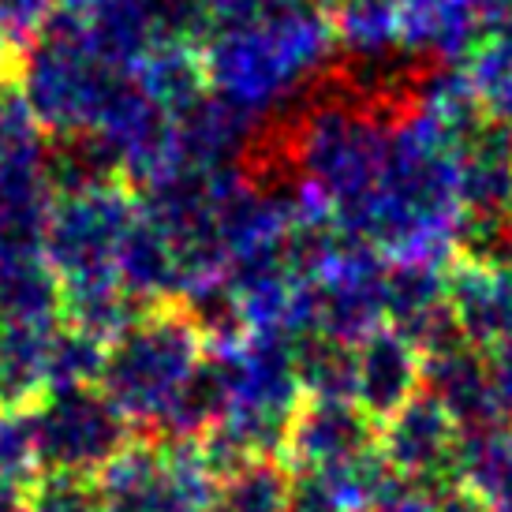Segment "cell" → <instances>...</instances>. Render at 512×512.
I'll list each match as a JSON object with an SVG mask.
<instances>
[{
	"label": "cell",
	"instance_id": "cell-21",
	"mask_svg": "<svg viewBox=\"0 0 512 512\" xmlns=\"http://www.w3.org/2000/svg\"><path fill=\"white\" fill-rule=\"evenodd\" d=\"M131 75L169 116H176L210 90L202 49L195 45H154Z\"/></svg>",
	"mask_w": 512,
	"mask_h": 512
},
{
	"label": "cell",
	"instance_id": "cell-8",
	"mask_svg": "<svg viewBox=\"0 0 512 512\" xmlns=\"http://www.w3.org/2000/svg\"><path fill=\"white\" fill-rule=\"evenodd\" d=\"M378 449L389 460V468L427 498L460 483V427L423 389L378 427Z\"/></svg>",
	"mask_w": 512,
	"mask_h": 512
},
{
	"label": "cell",
	"instance_id": "cell-41",
	"mask_svg": "<svg viewBox=\"0 0 512 512\" xmlns=\"http://www.w3.org/2000/svg\"><path fill=\"white\" fill-rule=\"evenodd\" d=\"M94 4H98V0H57V8H64V12H75V15H86Z\"/></svg>",
	"mask_w": 512,
	"mask_h": 512
},
{
	"label": "cell",
	"instance_id": "cell-9",
	"mask_svg": "<svg viewBox=\"0 0 512 512\" xmlns=\"http://www.w3.org/2000/svg\"><path fill=\"white\" fill-rule=\"evenodd\" d=\"M94 128L113 143L124 165V180L131 191L150 184L157 172H165L176 157V135H172V116L157 105L135 75H120L113 94L101 109Z\"/></svg>",
	"mask_w": 512,
	"mask_h": 512
},
{
	"label": "cell",
	"instance_id": "cell-27",
	"mask_svg": "<svg viewBox=\"0 0 512 512\" xmlns=\"http://www.w3.org/2000/svg\"><path fill=\"white\" fill-rule=\"evenodd\" d=\"M105 348H109L105 341L60 322L53 329V341H49V385L45 389L98 385L101 367H105Z\"/></svg>",
	"mask_w": 512,
	"mask_h": 512
},
{
	"label": "cell",
	"instance_id": "cell-37",
	"mask_svg": "<svg viewBox=\"0 0 512 512\" xmlns=\"http://www.w3.org/2000/svg\"><path fill=\"white\" fill-rule=\"evenodd\" d=\"M427 512H490V505H486L479 494H471L468 486H449V490H441V494H434V498L427 501Z\"/></svg>",
	"mask_w": 512,
	"mask_h": 512
},
{
	"label": "cell",
	"instance_id": "cell-39",
	"mask_svg": "<svg viewBox=\"0 0 512 512\" xmlns=\"http://www.w3.org/2000/svg\"><path fill=\"white\" fill-rule=\"evenodd\" d=\"M23 501H27V486L0 479V512H23Z\"/></svg>",
	"mask_w": 512,
	"mask_h": 512
},
{
	"label": "cell",
	"instance_id": "cell-28",
	"mask_svg": "<svg viewBox=\"0 0 512 512\" xmlns=\"http://www.w3.org/2000/svg\"><path fill=\"white\" fill-rule=\"evenodd\" d=\"M464 75H468L483 113L490 120L512 124V60L483 38V45L464 60Z\"/></svg>",
	"mask_w": 512,
	"mask_h": 512
},
{
	"label": "cell",
	"instance_id": "cell-7",
	"mask_svg": "<svg viewBox=\"0 0 512 512\" xmlns=\"http://www.w3.org/2000/svg\"><path fill=\"white\" fill-rule=\"evenodd\" d=\"M385 266L389 258L370 243L344 240L318 281H311V333L359 344L385 326Z\"/></svg>",
	"mask_w": 512,
	"mask_h": 512
},
{
	"label": "cell",
	"instance_id": "cell-33",
	"mask_svg": "<svg viewBox=\"0 0 512 512\" xmlns=\"http://www.w3.org/2000/svg\"><path fill=\"white\" fill-rule=\"evenodd\" d=\"M288 512H352V509L329 490L322 475H314V471H296V475H292Z\"/></svg>",
	"mask_w": 512,
	"mask_h": 512
},
{
	"label": "cell",
	"instance_id": "cell-11",
	"mask_svg": "<svg viewBox=\"0 0 512 512\" xmlns=\"http://www.w3.org/2000/svg\"><path fill=\"white\" fill-rule=\"evenodd\" d=\"M423 393H430L449 412L460 434L509 423V412L501 408L494 378H490L486 348H475L471 341L423 356Z\"/></svg>",
	"mask_w": 512,
	"mask_h": 512
},
{
	"label": "cell",
	"instance_id": "cell-13",
	"mask_svg": "<svg viewBox=\"0 0 512 512\" xmlns=\"http://www.w3.org/2000/svg\"><path fill=\"white\" fill-rule=\"evenodd\" d=\"M258 116L247 113L243 105L217 94L214 86L191 101L187 109L172 116V135H176V157L187 165H199L206 172H225L240 165L243 150L251 143Z\"/></svg>",
	"mask_w": 512,
	"mask_h": 512
},
{
	"label": "cell",
	"instance_id": "cell-6",
	"mask_svg": "<svg viewBox=\"0 0 512 512\" xmlns=\"http://www.w3.org/2000/svg\"><path fill=\"white\" fill-rule=\"evenodd\" d=\"M139 217V199L128 184L94 187L57 195L49 232H45V258L64 285L116 273V251L128 228Z\"/></svg>",
	"mask_w": 512,
	"mask_h": 512
},
{
	"label": "cell",
	"instance_id": "cell-32",
	"mask_svg": "<svg viewBox=\"0 0 512 512\" xmlns=\"http://www.w3.org/2000/svg\"><path fill=\"white\" fill-rule=\"evenodd\" d=\"M57 12V0H0V42L8 53H27Z\"/></svg>",
	"mask_w": 512,
	"mask_h": 512
},
{
	"label": "cell",
	"instance_id": "cell-40",
	"mask_svg": "<svg viewBox=\"0 0 512 512\" xmlns=\"http://www.w3.org/2000/svg\"><path fill=\"white\" fill-rule=\"evenodd\" d=\"M471 4H475V8H479V15H483V23H490V19H494V15H498V12H505V8H509L512 0H471Z\"/></svg>",
	"mask_w": 512,
	"mask_h": 512
},
{
	"label": "cell",
	"instance_id": "cell-24",
	"mask_svg": "<svg viewBox=\"0 0 512 512\" xmlns=\"http://www.w3.org/2000/svg\"><path fill=\"white\" fill-rule=\"evenodd\" d=\"M296 367L303 397L356 400V344L333 341L326 333L296 337Z\"/></svg>",
	"mask_w": 512,
	"mask_h": 512
},
{
	"label": "cell",
	"instance_id": "cell-35",
	"mask_svg": "<svg viewBox=\"0 0 512 512\" xmlns=\"http://www.w3.org/2000/svg\"><path fill=\"white\" fill-rule=\"evenodd\" d=\"M486 363H490V378H494L501 408H505L512 419V333L505 337V341L486 348Z\"/></svg>",
	"mask_w": 512,
	"mask_h": 512
},
{
	"label": "cell",
	"instance_id": "cell-38",
	"mask_svg": "<svg viewBox=\"0 0 512 512\" xmlns=\"http://www.w3.org/2000/svg\"><path fill=\"white\" fill-rule=\"evenodd\" d=\"M486 42L494 45V49H501V53L512 60V4L486 23Z\"/></svg>",
	"mask_w": 512,
	"mask_h": 512
},
{
	"label": "cell",
	"instance_id": "cell-1",
	"mask_svg": "<svg viewBox=\"0 0 512 512\" xmlns=\"http://www.w3.org/2000/svg\"><path fill=\"white\" fill-rule=\"evenodd\" d=\"M337 45L329 8L288 4L247 27L214 30L202 45V64L217 94L262 116L296 98L333 60Z\"/></svg>",
	"mask_w": 512,
	"mask_h": 512
},
{
	"label": "cell",
	"instance_id": "cell-31",
	"mask_svg": "<svg viewBox=\"0 0 512 512\" xmlns=\"http://www.w3.org/2000/svg\"><path fill=\"white\" fill-rule=\"evenodd\" d=\"M38 475L42 471H38L27 412H0V479L15 486H30Z\"/></svg>",
	"mask_w": 512,
	"mask_h": 512
},
{
	"label": "cell",
	"instance_id": "cell-2",
	"mask_svg": "<svg viewBox=\"0 0 512 512\" xmlns=\"http://www.w3.org/2000/svg\"><path fill=\"white\" fill-rule=\"evenodd\" d=\"M202 356L206 341L184 307L176 299L154 303L105 348L98 385L135 430L143 427L150 434Z\"/></svg>",
	"mask_w": 512,
	"mask_h": 512
},
{
	"label": "cell",
	"instance_id": "cell-43",
	"mask_svg": "<svg viewBox=\"0 0 512 512\" xmlns=\"http://www.w3.org/2000/svg\"><path fill=\"white\" fill-rule=\"evenodd\" d=\"M329 4H333V0H329Z\"/></svg>",
	"mask_w": 512,
	"mask_h": 512
},
{
	"label": "cell",
	"instance_id": "cell-15",
	"mask_svg": "<svg viewBox=\"0 0 512 512\" xmlns=\"http://www.w3.org/2000/svg\"><path fill=\"white\" fill-rule=\"evenodd\" d=\"M449 311L464 341H471L475 348L505 341L512 333V266L453 258L449 262Z\"/></svg>",
	"mask_w": 512,
	"mask_h": 512
},
{
	"label": "cell",
	"instance_id": "cell-29",
	"mask_svg": "<svg viewBox=\"0 0 512 512\" xmlns=\"http://www.w3.org/2000/svg\"><path fill=\"white\" fill-rule=\"evenodd\" d=\"M214 34L210 0H154V42L157 45H202Z\"/></svg>",
	"mask_w": 512,
	"mask_h": 512
},
{
	"label": "cell",
	"instance_id": "cell-25",
	"mask_svg": "<svg viewBox=\"0 0 512 512\" xmlns=\"http://www.w3.org/2000/svg\"><path fill=\"white\" fill-rule=\"evenodd\" d=\"M176 303L195 322L206 348L236 344L247 337V318H243L240 292L228 281V273H214V277H202L195 285H187Z\"/></svg>",
	"mask_w": 512,
	"mask_h": 512
},
{
	"label": "cell",
	"instance_id": "cell-14",
	"mask_svg": "<svg viewBox=\"0 0 512 512\" xmlns=\"http://www.w3.org/2000/svg\"><path fill=\"white\" fill-rule=\"evenodd\" d=\"M236 400V363H232V344L206 348L199 367L187 374L180 393L161 412L146 438L161 441H202V434L217 427Z\"/></svg>",
	"mask_w": 512,
	"mask_h": 512
},
{
	"label": "cell",
	"instance_id": "cell-18",
	"mask_svg": "<svg viewBox=\"0 0 512 512\" xmlns=\"http://www.w3.org/2000/svg\"><path fill=\"white\" fill-rule=\"evenodd\" d=\"M90 45L113 72L131 75L154 49V0H98L86 12Z\"/></svg>",
	"mask_w": 512,
	"mask_h": 512
},
{
	"label": "cell",
	"instance_id": "cell-26",
	"mask_svg": "<svg viewBox=\"0 0 512 512\" xmlns=\"http://www.w3.org/2000/svg\"><path fill=\"white\" fill-rule=\"evenodd\" d=\"M329 15L341 49L370 53L400 42V0H333Z\"/></svg>",
	"mask_w": 512,
	"mask_h": 512
},
{
	"label": "cell",
	"instance_id": "cell-19",
	"mask_svg": "<svg viewBox=\"0 0 512 512\" xmlns=\"http://www.w3.org/2000/svg\"><path fill=\"white\" fill-rule=\"evenodd\" d=\"M49 184L57 195H75V191H94V187L128 184L124 165L113 143L98 128L68 131V135H49V154H45Z\"/></svg>",
	"mask_w": 512,
	"mask_h": 512
},
{
	"label": "cell",
	"instance_id": "cell-12",
	"mask_svg": "<svg viewBox=\"0 0 512 512\" xmlns=\"http://www.w3.org/2000/svg\"><path fill=\"white\" fill-rule=\"evenodd\" d=\"M423 389V352L385 322L356 344V404L385 423Z\"/></svg>",
	"mask_w": 512,
	"mask_h": 512
},
{
	"label": "cell",
	"instance_id": "cell-10",
	"mask_svg": "<svg viewBox=\"0 0 512 512\" xmlns=\"http://www.w3.org/2000/svg\"><path fill=\"white\" fill-rule=\"evenodd\" d=\"M378 427L356 400L303 397L288 423L285 460L292 471H326L352 456L378 449Z\"/></svg>",
	"mask_w": 512,
	"mask_h": 512
},
{
	"label": "cell",
	"instance_id": "cell-5",
	"mask_svg": "<svg viewBox=\"0 0 512 512\" xmlns=\"http://www.w3.org/2000/svg\"><path fill=\"white\" fill-rule=\"evenodd\" d=\"M214 483L199 441L135 438L94 490L105 512H210Z\"/></svg>",
	"mask_w": 512,
	"mask_h": 512
},
{
	"label": "cell",
	"instance_id": "cell-42",
	"mask_svg": "<svg viewBox=\"0 0 512 512\" xmlns=\"http://www.w3.org/2000/svg\"><path fill=\"white\" fill-rule=\"evenodd\" d=\"M4 57H12V53H8V49H4V42H0V68H4Z\"/></svg>",
	"mask_w": 512,
	"mask_h": 512
},
{
	"label": "cell",
	"instance_id": "cell-22",
	"mask_svg": "<svg viewBox=\"0 0 512 512\" xmlns=\"http://www.w3.org/2000/svg\"><path fill=\"white\" fill-rule=\"evenodd\" d=\"M292 475L281 456H258L217 475L210 512H288Z\"/></svg>",
	"mask_w": 512,
	"mask_h": 512
},
{
	"label": "cell",
	"instance_id": "cell-36",
	"mask_svg": "<svg viewBox=\"0 0 512 512\" xmlns=\"http://www.w3.org/2000/svg\"><path fill=\"white\" fill-rule=\"evenodd\" d=\"M427 501L430 498L423 494V490H415L412 483H404V479L397 475V483L389 486L367 512H427Z\"/></svg>",
	"mask_w": 512,
	"mask_h": 512
},
{
	"label": "cell",
	"instance_id": "cell-16",
	"mask_svg": "<svg viewBox=\"0 0 512 512\" xmlns=\"http://www.w3.org/2000/svg\"><path fill=\"white\" fill-rule=\"evenodd\" d=\"M116 281L143 307L180 299V292H184V270H180V258H176L169 232L157 221H150L143 210L135 217V225L128 228V236L120 240Z\"/></svg>",
	"mask_w": 512,
	"mask_h": 512
},
{
	"label": "cell",
	"instance_id": "cell-4",
	"mask_svg": "<svg viewBox=\"0 0 512 512\" xmlns=\"http://www.w3.org/2000/svg\"><path fill=\"white\" fill-rule=\"evenodd\" d=\"M38 471L98 479L135 441V423L105 397L101 385L45 389L27 408Z\"/></svg>",
	"mask_w": 512,
	"mask_h": 512
},
{
	"label": "cell",
	"instance_id": "cell-23",
	"mask_svg": "<svg viewBox=\"0 0 512 512\" xmlns=\"http://www.w3.org/2000/svg\"><path fill=\"white\" fill-rule=\"evenodd\" d=\"M64 311V281L49 266V258L19 262L0 270V322H60Z\"/></svg>",
	"mask_w": 512,
	"mask_h": 512
},
{
	"label": "cell",
	"instance_id": "cell-17",
	"mask_svg": "<svg viewBox=\"0 0 512 512\" xmlns=\"http://www.w3.org/2000/svg\"><path fill=\"white\" fill-rule=\"evenodd\" d=\"M60 322H0V412H27L49 385V341Z\"/></svg>",
	"mask_w": 512,
	"mask_h": 512
},
{
	"label": "cell",
	"instance_id": "cell-3",
	"mask_svg": "<svg viewBox=\"0 0 512 512\" xmlns=\"http://www.w3.org/2000/svg\"><path fill=\"white\" fill-rule=\"evenodd\" d=\"M120 75L94 53L86 15L57 8L34 45L19 53L15 90L45 135H68L98 124Z\"/></svg>",
	"mask_w": 512,
	"mask_h": 512
},
{
	"label": "cell",
	"instance_id": "cell-34",
	"mask_svg": "<svg viewBox=\"0 0 512 512\" xmlns=\"http://www.w3.org/2000/svg\"><path fill=\"white\" fill-rule=\"evenodd\" d=\"M292 0H210V15H214V30L225 27H247V23H258L266 15L288 8ZM322 8V4H318Z\"/></svg>",
	"mask_w": 512,
	"mask_h": 512
},
{
	"label": "cell",
	"instance_id": "cell-30",
	"mask_svg": "<svg viewBox=\"0 0 512 512\" xmlns=\"http://www.w3.org/2000/svg\"><path fill=\"white\" fill-rule=\"evenodd\" d=\"M23 512H105L94 490V479H75V475H49L42 471L27 486Z\"/></svg>",
	"mask_w": 512,
	"mask_h": 512
},
{
	"label": "cell",
	"instance_id": "cell-20",
	"mask_svg": "<svg viewBox=\"0 0 512 512\" xmlns=\"http://www.w3.org/2000/svg\"><path fill=\"white\" fill-rule=\"evenodd\" d=\"M143 311L146 307L124 292V285L116 281V273H105V277H86V281L64 285L60 322H68V326L83 329V333L98 337V341L113 344Z\"/></svg>",
	"mask_w": 512,
	"mask_h": 512
}]
</instances>
